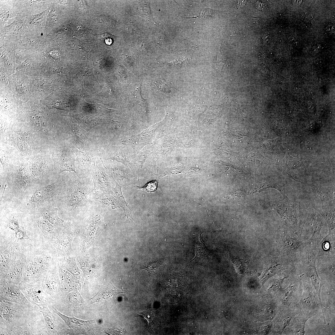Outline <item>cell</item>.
<instances>
[{
	"instance_id": "83f0119b",
	"label": "cell",
	"mask_w": 335,
	"mask_h": 335,
	"mask_svg": "<svg viewBox=\"0 0 335 335\" xmlns=\"http://www.w3.org/2000/svg\"><path fill=\"white\" fill-rule=\"evenodd\" d=\"M114 181L115 186L114 187H113L112 189L115 194L120 206L124 210L125 216L128 220L132 221V219L131 216V210L123 195L122 191V186L116 181Z\"/></svg>"
},
{
	"instance_id": "60d3db41",
	"label": "cell",
	"mask_w": 335,
	"mask_h": 335,
	"mask_svg": "<svg viewBox=\"0 0 335 335\" xmlns=\"http://www.w3.org/2000/svg\"><path fill=\"white\" fill-rule=\"evenodd\" d=\"M258 4H258L257 6H258V7H257V8H259V9H261V10H262L261 9H263V7H264L263 6V4H262L263 3H261V2H260V3H259Z\"/></svg>"
},
{
	"instance_id": "603a6c76",
	"label": "cell",
	"mask_w": 335,
	"mask_h": 335,
	"mask_svg": "<svg viewBox=\"0 0 335 335\" xmlns=\"http://www.w3.org/2000/svg\"><path fill=\"white\" fill-rule=\"evenodd\" d=\"M123 289L115 287L111 282L101 287L98 293L91 298L92 303L102 301L113 297L117 294L126 293Z\"/></svg>"
},
{
	"instance_id": "277c9868",
	"label": "cell",
	"mask_w": 335,
	"mask_h": 335,
	"mask_svg": "<svg viewBox=\"0 0 335 335\" xmlns=\"http://www.w3.org/2000/svg\"><path fill=\"white\" fill-rule=\"evenodd\" d=\"M318 252L317 245L307 244L300 260L302 264L301 268L302 272L300 274L305 275L310 279L322 306L321 292V287L325 282L319 278L316 269V261Z\"/></svg>"
},
{
	"instance_id": "836d02e7",
	"label": "cell",
	"mask_w": 335,
	"mask_h": 335,
	"mask_svg": "<svg viewBox=\"0 0 335 335\" xmlns=\"http://www.w3.org/2000/svg\"><path fill=\"white\" fill-rule=\"evenodd\" d=\"M158 183V182L157 180H153L148 182L143 187H140L138 186H136L135 187L137 189L139 190L152 193L154 192L156 190Z\"/></svg>"
},
{
	"instance_id": "2e32d148",
	"label": "cell",
	"mask_w": 335,
	"mask_h": 335,
	"mask_svg": "<svg viewBox=\"0 0 335 335\" xmlns=\"http://www.w3.org/2000/svg\"><path fill=\"white\" fill-rule=\"evenodd\" d=\"M111 181L101 163L97 162L95 168L94 190L105 193L113 196Z\"/></svg>"
},
{
	"instance_id": "484cf974",
	"label": "cell",
	"mask_w": 335,
	"mask_h": 335,
	"mask_svg": "<svg viewBox=\"0 0 335 335\" xmlns=\"http://www.w3.org/2000/svg\"><path fill=\"white\" fill-rule=\"evenodd\" d=\"M108 194L94 190L93 193V200L103 204L110 206L113 209L120 207V205L117 200Z\"/></svg>"
},
{
	"instance_id": "d6a6232c",
	"label": "cell",
	"mask_w": 335,
	"mask_h": 335,
	"mask_svg": "<svg viewBox=\"0 0 335 335\" xmlns=\"http://www.w3.org/2000/svg\"><path fill=\"white\" fill-rule=\"evenodd\" d=\"M156 310L154 309H147L136 314V315L140 316L144 319L147 322L148 328L150 330L152 323L155 317Z\"/></svg>"
},
{
	"instance_id": "1f68e13d",
	"label": "cell",
	"mask_w": 335,
	"mask_h": 335,
	"mask_svg": "<svg viewBox=\"0 0 335 335\" xmlns=\"http://www.w3.org/2000/svg\"><path fill=\"white\" fill-rule=\"evenodd\" d=\"M335 260L324 261L320 264L317 270L318 274H326L335 276Z\"/></svg>"
},
{
	"instance_id": "ffe728a7",
	"label": "cell",
	"mask_w": 335,
	"mask_h": 335,
	"mask_svg": "<svg viewBox=\"0 0 335 335\" xmlns=\"http://www.w3.org/2000/svg\"><path fill=\"white\" fill-rule=\"evenodd\" d=\"M40 280L47 296L49 304L58 291L56 275L51 267Z\"/></svg>"
},
{
	"instance_id": "f546056e",
	"label": "cell",
	"mask_w": 335,
	"mask_h": 335,
	"mask_svg": "<svg viewBox=\"0 0 335 335\" xmlns=\"http://www.w3.org/2000/svg\"><path fill=\"white\" fill-rule=\"evenodd\" d=\"M319 212L325 219L329 228V234L335 235V211L333 209L324 208Z\"/></svg>"
},
{
	"instance_id": "4fadbf2b",
	"label": "cell",
	"mask_w": 335,
	"mask_h": 335,
	"mask_svg": "<svg viewBox=\"0 0 335 335\" xmlns=\"http://www.w3.org/2000/svg\"><path fill=\"white\" fill-rule=\"evenodd\" d=\"M295 262L285 256L267 258L262 277L264 282L270 277L290 268L295 266Z\"/></svg>"
},
{
	"instance_id": "9a60e30c",
	"label": "cell",
	"mask_w": 335,
	"mask_h": 335,
	"mask_svg": "<svg viewBox=\"0 0 335 335\" xmlns=\"http://www.w3.org/2000/svg\"><path fill=\"white\" fill-rule=\"evenodd\" d=\"M26 256L21 252H17L16 258L11 266L7 275L3 280L18 285L24 279V273L27 262Z\"/></svg>"
},
{
	"instance_id": "7402d4cb",
	"label": "cell",
	"mask_w": 335,
	"mask_h": 335,
	"mask_svg": "<svg viewBox=\"0 0 335 335\" xmlns=\"http://www.w3.org/2000/svg\"><path fill=\"white\" fill-rule=\"evenodd\" d=\"M54 166L59 174L65 171H74L76 173L74 157L63 152L60 153L56 156Z\"/></svg>"
},
{
	"instance_id": "d6986e66",
	"label": "cell",
	"mask_w": 335,
	"mask_h": 335,
	"mask_svg": "<svg viewBox=\"0 0 335 335\" xmlns=\"http://www.w3.org/2000/svg\"><path fill=\"white\" fill-rule=\"evenodd\" d=\"M13 245H11L7 249L0 253V280L6 277L9 270L14 261L17 253Z\"/></svg>"
},
{
	"instance_id": "7c38bea8",
	"label": "cell",
	"mask_w": 335,
	"mask_h": 335,
	"mask_svg": "<svg viewBox=\"0 0 335 335\" xmlns=\"http://www.w3.org/2000/svg\"><path fill=\"white\" fill-rule=\"evenodd\" d=\"M57 211L55 208L45 212L38 223L39 228L47 239H50L55 234L56 230L62 226L63 221L58 217Z\"/></svg>"
},
{
	"instance_id": "6da1fadb",
	"label": "cell",
	"mask_w": 335,
	"mask_h": 335,
	"mask_svg": "<svg viewBox=\"0 0 335 335\" xmlns=\"http://www.w3.org/2000/svg\"><path fill=\"white\" fill-rule=\"evenodd\" d=\"M36 306L0 299V335H40L46 325Z\"/></svg>"
},
{
	"instance_id": "8fae6325",
	"label": "cell",
	"mask_w": 335,
	"mask_h": 335,
	"mask_svg": "<svg viewBox=\"0 0 335 335\" xmlns=\"http://www.w3.org/2000/svg\"><path fill=\"white\" fill-rule=\"evenodd\" d=\"M0 299L23 305L35 306L30 303L23 294L18 285L0 280Z\"/></svg>"
},
{
	"instance_id": "8992f818",
	"label": "cell",
	"mask_w": 335,
	"mask_h": 335,
	"mask_svg": "<svg viewBox=\"0 0 335 335\" xmlns=\"http://www.w3.org/2000/svg\"><path fill=\"white\" fill-rule=\"evenodd\" d=\"M51 259L45 254L33 256L27 259L23 281L30 283L39 280L50 266Z\"/></svg>"
},
{
	"instance_id": "4316f807",
	"label": "cell",
	"mask_w": 335,
	"mask_h": 335,
	"mask_svg": "<svg viewBox=\"0 0 335 335\" xmlns=\"http://www.w3.org/2000/svg\"><path fill=\"white\" fill-rule=\"evenodd\" d=\"M53 312L59 316L65 322L66 325L70 328H79L85 326L90 321H84L78 319L74 317L67 316L60 312L57 309L51 305H48Z\"/></svg>"
},
{
	"instance_id": "d4e9b609",
	"label": "cell",
	"mask_w": 335,
	"mask_h": 335,
	"mask_svg": "<svg viewBox=\"0 0 335 335\" xmlns=\"http://www.w3.org/2000/svg\"><path fill=\"white\" fill-rule=\"evenodd\" d=\"M40 309L43 316L49 334H57L58 332L56 317L49 309L48 305L40 307Z\"/></svg>"
},
{
	"instance_id": "d590c367",
	"label": "cell",
	"mask_w": 335,
	"mask_h": 335,
	"mask_svg": "<svg viewBox=\"0 0 335 335\" xmlns=\"http://www.w3.org/2000/svg\"><path fill=\"white\" fill-rule=\"evenodd\" d=\"M26 232V230H25L23 227H20L19 228L15 231L16 240L14 243L21 240L29 239V237L27 234Z\"/></svg>"
},
{
	"instance_id": "5b68a950",
	"label": "cell",
	"mask_w": 335,
	"mask_h": 335,
	"mask_svg": "<svg viewBox=\"0 0 335 335\" xmlns=\"http://www.w3.org/2000/svg\"><path fill=\"white\" fill-rule=\"evenodd\" d=\"M308 243L295 231L287 230L282 234L280 241L282 256L288 257L295 262L299 261Z\"/></svg>"
},
{
	"instance_id": "5bb4252c",
	"label": "cell",
	"mask_w": 335,
	"mask_h": 335,
	"mask_svg": "<svg viewBox=\"0 0 335 335\" xmlns=\"http://www.w3.org/2000/svg\"><path fill=\"white\" fill-rule=\"evenodd\" d=\"M273 207L287 226L295 232L298 230L297 212L294 206L288 203V199L276 203Z\"/></svg>"
},
{
	"instance_id": "7a4b0ae2",
	"label": "cell",
	"mask_w": 335,
	"mask_h": 335,
	"mask_svg": "<svg viewBox=\"0 0 335 335\" xmlns=\"http://www.w3.org/2000/svg\"><path fill=\"white\" fill-rule=\"evenodd\" d=\"M94 182L77 175L65 181L59 201L60 206L71 213L85 209L93 200Z\"/></svg>"
},
{
	"instance_id": "52a82bcc",
	"label": "cell",
	"mask_w": 335,
	"mask_h": 335,
	"mask_svg": "<svg viewBox=\"0 0 335 335\" xmlns=\"http://www.w3.org/2000/svg\"><path fill=\"white\" fill-rule=\"evenodd\" d=\"M301 223L299 235L307 243L318 245L323 238L321 233L323 224L319 215L316 212H312L305 217Z\"/></svg>"
},
{
	"instance_id": "e575fe53",
	"label": "cell",
	"mask_w": 335,
	"mask_h": 335,
	"mask_svg": "<svg viewBox=\"0 0 335 335\" xmlns=\"http://www.w3.org/2000/svg\"><path fill=\"white\" fill-rule=\"evenodd\" d=\"M43 165L40 162L37 161L34 162L31 168L32 173L34 177L40 176L42 171Z\"/></svg>"
},
{
	"instance_id": "9c48e42d",
	"label": "cell",
	"mask_w": 335,
	"mask_h": 335,
	"mask_svg": "<svg viewBox=\"0 0 335 335\" xmlns=\"http://www.w3.org/2000/svg\"><path fill=\"white\" fill-rule=\"evenodd\" d=\"M18 286L26 299L31 304L39 308L48 304L47 296L40 280L30 283L22 281Z\"/></svg>"
},
{
	"instance_id": "4dcf8cb0",
	"label": "cell",
	"mask_w": 335,
	"mask_h": 335,
	"mask_svg": "<svg viewBox=\"0 0 335 335\" xmlns=\"http://www.w3.org/2000/svg\"><path fill=\"white\" fill-rule=\"evenodd\" d=\"M201 233L196 234V253L194 257L191 261L199 259L206 255L208 252L207 247L201 239Z\"/></svg>"
},
{
	"instance_id": "74e56055",
	"label": "cell",
	"mask_w": 335,
	"mask_h": 335,
	"mask_svg": "<svg viewBox=\"0 0 335 335\" xmlns=\"http://www.w3.org/2000/svg\"><path fill=\"white\" fill-rule=\"evenodd\" d=\"M160 266V264L159 261H156L148 263L144 269L148 272L149 275H150L158 270Z\"/></svg>"
},
{
	"instance_id": "e0dca14e",
	"label": "cell",
	"mask_w": 335,
	"mask_h": 335,
	"mask_svg": "<svg viewBox=\"0 0 335 335\" xmlns=\"http://www.w3.org/2000/svg\"><path fill=\"white\" fill-rule=\"evenodd\" d=\"M317 258L330 261L335 260V235L328 234L318 244Z\"/></svg>"
},
{
	"instance_id": "f1b7e54d",
	"label": "cell",
	"mask_w": 335,
	"mask_h": 335,
	"mask_svg": "<svg viewBox=\"0 0 335 335\" xmlns=\"http://www.w3.org/2000/svg\"><path fill=\"white\" fill-rule=\"evenodd\" d=\"M271 188L277 189L282 194L284 199H288L283 186L275 181H268L260 184L254 189L247 192L246 195L259 192Z\"/></svg>"
},
{
	"instance_id": "8d00e7d4",
	"label": "cell",
	"mask_w": 335,
	"mask_h": 335,
	"mask_svg": "<svg viewBox=\"0 0 335 335\" xmlns=\"http://www.w3.org/2000/svg\"><path fill=\"white\" fill-rule=\"evenodd\" d=\"M246 193L242 190H233L230 192L227 196L236 199H241L244 198Z\"/></svg>"
},
{
	"instance_id": "ac0fdd59",
	"label": "cell",
	"mask_w": 335,
	"mask_h": 335,
	"mask_svg": "<svg viewBox=\"0 0 335 335\" xmlns=\"http://www.w3.org/2000/svg\"><path fill=\"white\" fill-rule=\"evenodd\" d=\"M312 317L300 312L294 317L284 329L282 333L285 335H303L305 333L304 328L306 321Z\"/></svg>"
},
{
	"instance_id": "cb8c5ba5",
	"label": "cell",
	"mask_w": 335,
	"mask_h": 335,
	"mask_svg": "<svg viewBox=\"0 0 335 335\" xmlns=\"http://www.w3.org/2000/svg\"><path fill=\"white\" fill-rule=\"evenodd\" d=\"M28 172L26 168L23 166L19 168L18 170L13 181L14 185L17 190L23 191L29 186L30 179Z\"/></svg>"
},
{
	"instance_id": "30bf717a",
	"label": "cell",
	"mask_w": 335,
	"mask_h": 335,
	"mask_svg": "<svg viewBox=\"0 0 335 335\" xmlns=\"http://www.w3.org/2000/svg\"><path fill=\"white\" fill-rule=\"evenodd\" d=\"M303 286L299 276L280 293L279 309L293 307L300 300Z\"/></svg>"
},
{
	"instance_id": "ba28073f",
	"label": "cell",
	"mask_w": 335,
	"mask_h": 335,
	"mask_svg": "<svg viewBox=\"0 0 335 335\" xmlns=\"http://www.w3.org/2000/svg\"><path fill=\"white\" fill-rule=\"evenodd\" d=\"M65 181L59 179L56 181L36 190L30 198L29 205L36 208L47 201L54 199L58 201L65 184Z\"/></svg>"
},
{
	"instance_id": "f35d334b",
	"label": "cell",
	"mask_w": 335,
	"mask_h": 335,
	"mask_svg": "<svg viewBox=\"0 0 335 335\" xmlns=\"http://www.w3.org/2000/svg\"><path fill=\"white\" fill-rule=\"evenodd\" d=\"M8 227L15 231H16L20 227L18 220L14 218L10 220L8 223Z\"/></svg>"
},
{
	"instance_id": "3957f363",
	"label": "cell",
	"mask_w": 335,
	"mask_h": 335,
	"mask_svg": "<svg viewBox=\"0 0 335 335\" xmlns=\"http://www.w3.org/2000/svg\"><path fill=\"white\" fill-rule=\"evenodd\" d=\"M299 277L302 284V295L299 302L293 308L311 317L322 311L323 319L325 320L322 306L310 279L302 274L300 275Z\"/></svg>"
},
{
	"instance_id": "44dd1931",
	"label": "cell",
	"mask_w": 335,
	"mask_h": 335,
	"mask_svg": "<svg viewBox=\"0 0 335 335\" xmlns=\"http://www.w3.org/2000/svg\"><path fill=\"white\" fill-rule=\"evenodd\" d=\"M300 312L299 310L293 307L280 309L275 324V332L278 334H282L292 319Z\"/></svg>"
},
{
	"instance_id": "ab89813d",
	"label": "cell",
	"mask_w": 335,
	"mask_h": 335,
	"mask_svg": "<svg viewBox=\"0 0 335 335\" xmlns=\"http://www.w3.org/2000/svg\"><path fill=\"white\" fill-rule=\"evenodd\" d=\"M245 2V1H242L241 2V1H239V3L238 4V6H239V7H241L242 6H243V5H244L245 4V3H244Z\"/></svg>"
}]
</instances>
